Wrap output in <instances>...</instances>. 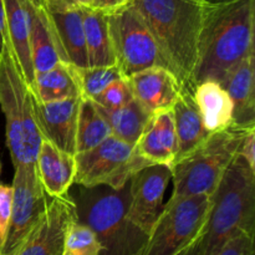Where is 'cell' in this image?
Instances as JSON below:
<instances>
[{"label":"cell","instance_id":"6da1fadb","mask_svg":"<svg viewBox=\"0 0 255 255\" xmlns=\"http://www.w3.org/2000/svg\"><path fill=\"white\" fill-rule=\"evenodd\" d=\"M255 0H207L192 87L221 82L254 46Z\"/></svg>","mask_w":255,"mask_h":255},{"label":"cell","instance_id":"7a4b0ae2","mask_svg":"<svg viewBox=\"0 0 255 255\" xmlns=\"http://www.w3.org/2000/svg\"><path fill=\"white\" fill-rule=\"evenodd\" d=\"M183 89L192 87L207 0H131Z\"/></svg>","mask_w":255,"mask_h":255},{"label":"cell","instance_id":"3957f363","mask_svg":"<svg viewBox=\"0 0 255 255\" xmlns=\"http://www.w3.org/2000/svg\"><path fill=\"white\" fill-rule=\"evenodd\" d=\"M239 231L255 232V171L237 154L211 196V207L193 241L198 255H214Z\"/></svg>","mask_w":255,"mask_h":255},{"label":"cell","instance_id":"277c9868","mask_svg":"<svg viewBox=\"0 0 255 255\" xmlns=\"http://www.w3.org/2000/svg\"><path fill=\"white\" fill-rule=\"evenodd\" d=\"M74 199L76 219L89 226L102 247L101 255H139L147 236L127 217L129 182L120 189L80 187Z\"/></svg>","mask_w":255,"mask_h":255},{"label":"cell","instance_id":"5b68a950","mask_svg":"<svg viewBox=\"0 0 255 255\" xmlns=\"http://www.w3.org/2000/svg\"><path fill=\"white\" fill-rule=\"evenodd\" d=\"M0 109L12 164H35L42 137L35 120L32 97L9 41L0 50Z\"/></svg>","mask_w":255,"mask_h":255},{"label":"cell","instance_id":"8992f818","mask_svg":"<svg viewBox=\"0 0 255 255\" xmlns=\"http://www.w3.org/2000/svg\"><path fill=\"white\" fill-rule=\"evenodd\" d=\"M246 132L247 129L236 126L213 132L201 146L174 162L171 167L173 181L171 199L201 194L211 197L238 154Z\"/></svg>","mask_w":255,"mask_h":255},{"label":"cell","instance_id":"52a82bcc","mask_svg":"<svg viewBox=\"0 0 255 255\" xmlns=\"http://www.w3.org/2000/svg\"><path fill=\"white\" fill-rule=\"evenodd\" d=\"M211 207L209 196L171 199L148 234L139 255H177L201 232Z\"/></svg>","mask_w":255,"mask_h":255},{"label":"cell","instance_id":"ba28073f","mask_svg":"<svg viewBox=\"0 0 255 255\" xmlns=\"http://www.w3.org/2000/svg\"><path fill=\"white\" fill-rule=\"evenodd\" d=\"M107 16L115 60L124 77L152 66L168 69L151 30L131 4Z\"/></svg>","mask_w":255,"mask_h":255},{"label":"cell","instance_id":"9c48e42d","mask_svg":"<svg viewBox=\"0 0 255 255\" xmlns=\"http://www.w3.org/2000/svg\"><path fill=\"white\" fill-rule=\"evenodd\" d=\"M75 183L81 187L109 186L120 189L137 171L149 166L134 151L133 144L110 136L99 146L75 154Z\"/></svg>","mask_w":255,"mask_h":255},{"label":"cell","instance_id":"30bf717a","mask_svg":"<svg viewBox=\"0 0 255 255\" xmlns=\"http://www.w3.org/2000/svg\"><path fill=\"white\" fill-rule=\"evenodd\" d=\"M11 213L0 255H16L41 221L47 208V194L37 177L35 164L14 167Z\"/></svg>","mask_w":255,"mask_h":255},{"label":"cell","instance_id":"8fae6325","mask_svg":"<svg viewBox=\"0 0 255 255\" xmlns=\"http://www.w3.org/2000/svg\"><path fill=\"white\" fill-rule=\"evenodd\" d=\"M171 179L172 169L166 164H149L129 179L127 217L147 236L163 212L164 193Z\"/></svg>","mask_w":255,"mask_h":255},{"label":"cell","instance_id":"7c38bea8","mask_svg":"<svg viewBox=\"0 0 255 255\" xmlns=\"http://www.w3.org/2000/svg\"><path fill=\"white\" fill-rule=\"evenodd\" d=\"M74 219L76 209L71 197L51 198L41 221L16 255H64L65 237Z\"/></svg>","mask_w":255,"mask_h":255},{"label":"cell","instance_id":"4fadbf2b","mask_svg":"<svg viewBox=\"0 0 255 255\" xmlns=\"http://www.w3.org/2000/svg\"><path fill=\"white\" fill-rule=\"evenodd\" d=\"M31 97L35 120L42 139L61 151L76 154L77 119L82 97L51 102H41L32 95Z\"/></svg>","mask_w":255,"mask_h":255},{"label":"cell","instance_id":"5bb4252c","mask_svg":"<svg viewBox=\"0 0 255 255\" xmlns=\"http://www.w3.org/2000/svg\"><path fill=\"white\" fill-rule=\"evenodd\" d=\"M24 4L27 12L29 46L35 74L46 71L60 61H67L44 2L41 0H24Z\"/></svg>","mask_w":255,"mask_h":255},{"label":"cell","instance_id":"9a60e30c","mask_svg":"<svg viewBox=\"0 0 255 255\" xmlns=\"http://www.w3.org/2000/svg\"><path fill=\"white\" fill-rule=\"evenodd\" d=\"M126 79L134 99L151 115L171 110L183 89L173 72L162 66L141 70Z\"/></svg>","mask_w":255,"mask_h":255},{"label":"cell","instance_id":"2e32d148","mask_svg":"<svg viewBox=\"0 0 255 255\" xmlns=\"http://www.w3.org/2000/svg\"><path fill=\"white\" fill-rule=\"evenodd\" d=\"M134 151L147 163L172 167L177 154L176 126L172 110L152 115L134 144Z\"/></svg>","mask_w":255,"mask_h":255},{"label":"cell","instance_id":"e0dca14e","mask_svg":"<svg viewBox=\"0 0 255 255\" xmlns=\"http://www.w3.org/2000/svg\"><path fill=\"white\" fill-rule=\"evenodd\" d=\"M233 102L232 126L255 127V51L237 64L221 81Z\"/></svg>","mask_w":255,"mask_h":255},{"label":"cell","instance_id":"ac0fdd59","mask_svg":"<svg viewBox=\"0 0 255 255\" xmlns=\"http://www.w3.org/2000/svg\"><path fill=\"white\" fill-rule=\"evenodd\" d=\"M35 168L40 183L50 198L67 194L75 183V154L61 151L46 139H42L40 144Z\"/></svg>","mask_w":255,"mask_h":255},{"label":"cell","instance_id":"d6986e66","mask_svg":"<svg viewBox=\"0 0 255 255\" xmlns=\"http://www.w3.org/2000/svg\"><path fill=\"white\" fill-rule=\"evenodd\" d=\"M177 136V154L174 162L201 146L209 136L202 121L201 114L193 97V89H182L181 95L172 106Z\"/></svg>","mask_w":255,"mask_h":255},{"label":"cell","instance_id":"ffe728a7","mask_svg":"<svg viewBox=\"0 0 255 255\" xmlns=\"http://www.w3.org/2000/svg\"><path fill=\"white\" fill-rule=\"evenodd\" d=\"M193 97L207 131L213 133L232 126L233 102L221 82H198L193 86Z\"/></svg>","mask_w":255,"mask_h":255},{"label":"cell","instance_id":"44dd1931","mask_svg":"<svg viewBox=\"0 0 255 255\" xmlns=\"http://www.w3.org/2000/svg\"><path fill=\"white\" fill-rule=\"evenodd\" d=\"M5 12L6 39L12 50L15 60L25 82L31 90L34 85L35 71L31 61L27 30V12L24 0H2Z\"/></svg>","mask_w":255,"mask_h":255},{"label":"cell","instance_id":"7402d4cb","mask_svg":"<svg viewBox=\"0 0 255 255\" xmlns=\"http://www.w3.org/2000/svg\"><path fill=\"white\" fill-rule=\"evenodd\" d=\"M30 92L41 102L82 97L76 70L67 61H60L46 71L36 72Z\"/></svg>","mask_w":255,"mask_h":255},{"label":"cell","instance_id":"603a6c76","mask_svg":"<svg viewBox=\"0 0 255 255\" xmlns=\"http://www.w3.org/2000/svg\"><path fill=\"white\" fill-rule=\"evenodd\" d=\"M49 12L67 61L77 67L89 66L81 10L71 9Z\"/></svg>","mask_w":255,"mask_h":255},{"label":"cell","instance_id":"cb8c5ba5","mask_svg":"<svg viewBox=\"0 0 255 255\" xmlns=\"http://www.w3.org/2000/svg\"><path fill=\"white\" fill-rule=\"evenodd\" d=\"M86 41L89 66H111L116 65L111 36H110L109 16L96 9H81Z\"/></svg>","mask_w":255,"mask_h":255},{"label":"cell","instance_id":"d4e9b609","mask_svg":"<svg viewBox=\"0 0 255 255\" xmlns=\"http://www.w3.org/2000/svg\"><path fill=\"white\" fill-rule=\"evenodd\" d=\"M111 127L112 136L129 144H136L152 115L133 99L117 110H105L96 105Z\"/></svg>","mask_w":255,"mask_h":255},{"label":"cell","instance_id":"484cf974","mask_svg":"<svg viewBox=\"0 0 255 255\" xmlns=\"http://www.w3.org/2000/svg\"><path fill=\"white\" fill-rule=\"evenodd\" d=\"M110 136H112L111 127L96 104L91 100L82 99L77 119L76 153L99 146Z\"/></svg>","mask_w":255,"mask_h":255},{"label":"cell","instance_id":"4316f807","mask_svg":"<svg viewBox=\"0 0 255 255\" xmlns=\"http://www.w3.org/2000/svg\"><path fill=\"white\" fill-rule=\"evenodd\" d=\"M75 70L81 89L82 99L87 100H94L110 84L124 77L117 65L96 67L75 66Z\"/></svg>","mask_w":255,"mask_h":255},{"label":"cell","instance_id":"83f0119b","mask_svg":"<svg viewBox=\"0 0 255 255\" xmlns=\"http://www.w3.org/2000/svg\"><path fill=\"white\" fill-rule=\"evenodd\" d=\"M102 247L95 232L77 219L70 223L65 237L64 255H101Z\"/></svg>","mask_w":255,"mask_h":255},{"label":"cell","instance_id":"f1b7e54d","mask_svg":"<svg viewBox=\"0 0 255 255\" xmlns=\"http://www.w3.org/2000/svg\"><path fill=\"white\" fill-rule=\"evenodd\" d=\"M133 99L128 81L126 77H122L110 84L101 94L97 95L91 101L105 110H117L120 107H124Z\"/></svg>","mask_w":255,"mask_h":255},{"label":"cell","instance_id":"f546056e","mask_svg":"<svg viewBox=\"0 0 255 255\" xmlns=\"http://www.w3.org/2000/svg\"><path fill=\"white\" fill-rule=\"evenodd\" d=\"M214 255H254V233L239 231Z\"/></svg>","mask_w":255,"mask_h":255},{"label":"cell","instance_id":"4dcf8cb0","mask_svg":"<svg viewBox=\"0 0 255 255\" xmlns=\"http://www.w3.org/2000/svg\"><path fill=\"white\" fill-rule=\"evenodd\" d=\"M11 186H5V184L0 183V248L4 243L7 227H9L10 213H11Z\"/></svg>","mask_w":255,"mask_h":255},{"label":"cell","instance_id":"1f68e13d","mask_svg":"<svg viewBox=\"0 0 255 255\" xmlns=\"http://www.w3.org/2000/svg\"><path fill=\"white\" fill-rule=\"evenodd\" d=\"M238 154L244 158L252 169L255 171V127L247 129L241 144H239Z\"/></svg>","mask_w":255,"mask_h":255},{"label":"cell","instance_id":"d6a6232c","mask_svg":"<svg viewBox=\"0 0 255 255\" xmlns=\"http://www.w3.org/2000/svg\"><path fill=\"white\" fill-rule=\"evenodd\" d=\"M44 5L49 11L71 9H94V0H45Z\"/></svg>","mask_w":255,"mask_h":255},{"label":"cell","instance_id":"836d02e7","mask_svg":"<svg viewBox=\"0 0 255 255\" xmlns=\"http://www.w3.org/2000/svg\"><path fill=\"white\" fill-rule=\"evenodd\" d=\"M131 4V0H94V9L105 14H112Z\"/></svg>","mask_w":255,"mask_h":255},{"label":"cell","instance_id":"e575fe53","mask_svg":"<svg viewBox=\"0 0 255 255\" xmlns=\"http://www.w3.org/2000/svg\"><path fill=\"white\" fill-rule=\"evenodd\" d=\"M6 39V29H5V12H4V2L0 0V50L4 45Z\"/></svg>","mask_w":255,"mask_h":255},{"label":"cell","instance_id":"d590c367","mask_svg":"<svg viewBox=\"0 0 255 255\" xmlns=\"http://www.w3.org/2000/svg\"><path fill=\"white\" fill-rule=\"evenodd\" d=\"M177 255H198V254H197L196 247H194L193 242H192V243L189 244V246H187L186 248L183 249V251L179 252V253L177 254Z\"/></svg>","mask_w":255,"mask_h":255},{"label":"cell","instance_id":"8d00e7d4","mask_svg":"<svg viewBox=\"0 0 255 255\" xmlns=\"http://www.w3.org/2000/svg\"><path fill=\"white\" fill-rule=\"evenodd\" d=\"M41 1H45V0H41Z\"/></svg>","mask_w":255,"mask_h":255}]
</instances>
